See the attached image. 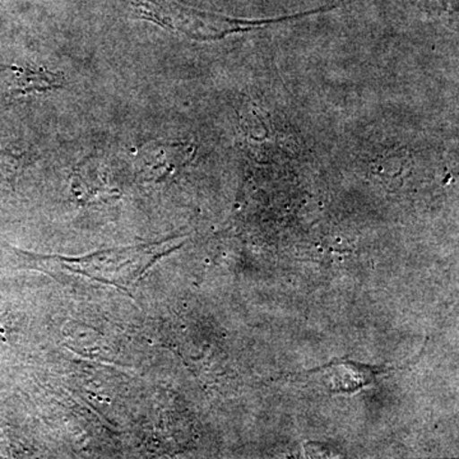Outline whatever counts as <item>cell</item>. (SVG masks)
I'll return each mask as SVG.
<instances>
[{
  "label": "cell",
  "mask_w": 459,
  "mask_h": 459,
  "mask_svg": "<svg viewBox=\"0 0 459 459\" xmlns=\"http://www.w3.org/2000/svg\"><path fill=\"white\" fill-rule=\"evenodd\" d=\"M62 78L47 69L0 65V102L60 89Z\"/></svg>",
  "instance_id": "obj_3"
},
{
  "label": "cell",
  "mask_w": 459,
  "mask_h": 459,
  "mask_svg": "<svg viewBox=\"0 0 459 459\" xmlns=\"http://www.w3.org/2000/svg\"><path fill=\"white\" fill-rule=\"evenodd\" d=\"M425 351V346L418 356L400 365H371L364 362L337 359L328 364L316 368V369L303 371V373L289 374L287 377H314L320 383L322 388L331 394H353L361 389L367 388L377 382V377L392 373V371L404 369L412 362L419 360Z\"/></svg>",
  "instance_id": "obj_2"
},
{
  "label": "cell",
  "mask_w": 459,
  "mask_h": 459,
  "mask_svg": "<svg viewBox=\"0 0 459 459\" xmlns=\"http://www.w3.org/2000/svg\"><path fill=\"white\" fill-rule=\"evenodd\" d=\"M133 7L138 17L166 29L183 32L195 40H213L259 25V22L231 20L219 14L181 7L172 0H137Z\"/></svg>",
  "instance_id": "obj_1"
}]
</instances>
